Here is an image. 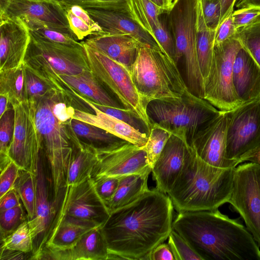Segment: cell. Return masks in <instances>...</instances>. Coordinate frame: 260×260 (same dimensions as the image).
<instances>
[{
	"instance_id": "cell-1",
	"label": "cell",
	"mask_w": 260,
	"mask_h": 260,
	"mask_svg": "<svg viewBox=\"0 0 260 260\" xmlns=\"http://www.w3.org/2000/svg\"><path fill=\"white\" fill-rule=\"evenodd\" d=\"M174 206L157 187L132 203L112 212L102 230L108 259H147L172 230Z\"/></svg>"
},
{
	"instance_id": "cell-2",
	"label": "cell",
	"mask_w": 260,
	"mask_h": 260,
	"mask_svg": "<svg viewBox=\"0 0 260 260\" xmlns=\"http://www.w3.org/2000/svg\"><path fill=\"white\" fill-rule=\"evenodd\" d=\"M172 229L202 260H260L259 246L247 228L218 209L179 212Z\"/></svg>"
},
{
	"instance_id": "cell-3",
	"label": "cell",
	"mask_w": 260,
	"mask_h": 260,
	"mask_svg": "<svg viewBox=\"0 0 260 260\" xmlns=\"http://www.w3.org/2000/svg\"><path fill=\"white\" fill-rule=\"evenodd\" d=\"M30 101L34 103L36 124L50 170L53 203L57 207L66 187L72 155L83 144L71 124V108L75 102L65 91L58 90Z\"/></svg>"
},
{
	"instance_id": "cell-4",
	"label": "cell",
	"mask_w": 260,
	"mask_h": 260,
	"mask_svg": "<svg viewBox=\"0 0 260 260\" xmlns=\"http://www.w3.org/2000/svg\"><path fill=\"white\" fill-rule=\"evenodd\" d=\"M234 168L207 164L188 144L181 172L167 194L179 212L218 209L230 198Z\"/></svg>"
},
{
	"instance_id": "cell-5",
	"label": "cell",
	"mask_w": 260,
	"mask_h": 260,
	"mask_svg": "<svg viewBox=\"0 0 260 260\" xmlns=\"http://www.w3.org/2000/svg\"><path fill=\"white\" fill-rule=\"evenodd\" d=\"M129 72L146 109L152 101L179 98L188 89L177 63L160 48L142 46Z\"/></svg>"
},
{
	"instance_id": "cell-6",
	"label": "cell",
	"mask_w": 260,
	"mask_h": 260,
	"mask_svg": "<svg viewBox=\"0 0 260 260\" xmlns=\"http://www.w3.org/2000/svg\"><path fill=\"white\" fill-rule=\"evenodd\" d=\"M146 111L151 125L156 123L172 133L183 132L188 143L202 127L221 113V111L188 89L179 98L151 101Z\"/></svg>"
},
{
	"instance_id": "cell-7",
	"label": "cell",
	"mask_w": 260,
	"mask_h": 260,
	"mask_svg": "<svg viewBox=\"0 0 260 260\" xmlns=\"http://www.w3.org/2000/svg\"><path fill=\"white\" fill-rule=\"evenodd\" d=\"M29 30L30 39L24 65L54 88V82L59 75L90 71L83 44L75 47L53 42Z\"/></svg>"
},
{
	"instance_id": "cell-8",
	"label": "cell",
	"mask_w": 260,
	"mask_h": 260,
	"mask_svg": "<svg viewBox=\"0 0 260 260\" xmlns=\"http://www.w3.org/2000/svg\"><path fill=\"white\" fill-rule=\"evenodd\" d=\"M198 1L178 0L167 14L175 42V61H183L188 90L204 99V79L196 48Z\"/></svg>"
},
{
	"instance_id": "cell-9",
	"label": "cell",
	"mask_w": 260,
	"mask_h": 260,
	"mask_svg": "<svg viewBox=\"0 0 260 260\" xmlns=\"http://www.w3.org/2000/svg\"><path fill=\"white\" fill-rule=\"evenodd\" d=\"M93 75L110 91L125 109L137 113L151 129L146 109L134 84L129 71L105 54L81 42Z\"/></svg>"
},
{
	"instance_id": "cell-10",
	"label": "cell",
	"mask_w": 260,
	"mask_h": 260,
	"mask_svg": "<svg viewBox=\"0 0 260 260\" xmlns=\"http://www.w3.org/2000/svg\"><path fill=\"white\" fill-rule=\"evenodd\" d=\"M241 48L235 36L214 46L210 71L204 81V99L220 111H230L242 104L233 84L234 60Z\"/></svg>"
},
{
	"instance_id": "cell-11",
	"label": "cell",
	"mask_w": 260,
	"mask_h": 260,
	"mask_svg": "<svg viewBox=\"0 0 260 260\" xmlns=\"http://www.w3.org/2000/svg\"><path fill=\"white\" fill-rule=\"evenodd\" d=\"M13 108L14 131L8 155L21 169L36 175L38 161L43 150L35 121L34 103L26 101Z\"/></svg>"
},
{
	"instance_id": "cell-12",
	"label": "cell",
	"mask_w": 260,
	"mask_h": 260,
	"mask_svg": "<svg viewBox=\"0 0 260 260\" xmlns=\"http://www.w3.org/2000/svg\"><path fill=\"white\" fill-rule=\"evenodd\" d=\"M228 203L240 214L260 246V165L250 162L234 168Z\"/></svg>"
},
{
	"instance_id": "cell-13",
	"label": "cell",
	"mask_w": 260,
	"mask_h": 260,
	"mask_svg": "<svg viewBox=\"0 0 260 260\" xmlns=\"http://www.w3.org/2000/svg\"><path fill=\"white\" fill-rule=\"evenodd\" d=\"M95 149L98 160L91 175L94 181L105 177L150 174L152 171L144 147L121 140Z\"/></svg>"
},
{
	"instance_id": "cell-14",
	"label": "cell",
	"mask_w": 260,
	"mask_h": 260,
	"mask_svg": "<svg viewBox=\"0 0 260 260\" xmlns=\"http://www.w3.org/2000/svg\"><path fill=\"white\" fill-rule=\"evenodd\" d=\"M225 113L227 157L241 161L243 154L260 143V98Z\"/></svg>"
},
{
	"instance_id": "cell-15",
	"label": "cell",
	"mask_w": 260,
	"mask_h": 260,
	"mask_svg": "<svg viewBox=\"0 0 260 260\" xmlns=\"http://www.w3.org/2000/svg\"><path fill=\"white\" fill-rule=\"evenodd\" d=\"M109 215L90 177L80 184L65 187L54 216H69L103 225Z\"/></svg>"
},
{
	"instance_id": "cell-16",
	"label": "cell",
	"mask_w": 260,
	"mask_h": 260,
	"mask_svg": "<svg viewBox=\"0 0 260 260\" xmlns=\"http://www.w3.org/2000/svg\"><path fill=\"white\" fill-rule=\"evenodd\" d=\"M226 117L225 111L202 127L188 143L198 156L214 167L235 168L242 162L226 155Z\"/></svg>"
},
{
	"instance_id": "cell-17",
	"label": "cell",
	"mask_w": 260,
	"mask_h": 260,
	"mask_svg": "<svg viewBox=\"0 0 260 260\" xmlns=\"http://www.w3.org/2000/svg\"><path fill=\"white\" fill-rule=\"evenodd\" d=\"M1 16L41 22L78 41L70 28L64 7L56 0H10Z\"/></svg>"
},
{
	"instance_id": "cell-18",
	"label": "cell",
	"mask_w": 260,
	"mask_h": 260,
	"mask_svg": "<svg viewBox=\"0 0 260 260\" xmlns=\"http://www.w3.org/2000/svg\"><path fill=\"white\" fill-rule=\"evenodd\" d=\"M0 71L24 64L30 30L20 18L0 17Z\"/></svg>"
},
{
	"instance_id": "cell-19",
	"label": "cell",
	"mask_w": 260,
	"mask_h": 260,
	"mask_svg": "<svg viewBox=\"0 0 260 260\" xmlns=\"http://www.w3.org/2000/svg\"><path fill=\"white\" fill-rule=\"evenodd\" d=\"M188 146L184 133H172L153 165V179L163 193L170 191L181 172Z\"/></svg>"
},
{
	"instance_id": "cell-20",
	"label": "cell",
	"mask_w": 260,
	"mask_h": 260,
	"mask_svg": "<svg viewBox=\"0 0 260 260\" xmlns=\"http://www.w3.org/2000/svg\"><path fill=\"white\" fill-rule=\"evenodd\" d=\"M85 10L106 35H129L144 45L160 48L153 37L133 18L128 6L123 8Z\"/></svg>"
},
{
	"instance_id": "cell-21",
	"label": "cell",
	"mask_w": 260,
	"mask_h": 260,
	"mask_svg": "<svg viewBox=\"0 0 260 260\" xmlns=\"http://www.w3.org/2000/svg\"><path fill=\"white\" fill-rule=\"evenodd\" d=\"M76 95L87 104L93 113L76 108H71V117L100 127L138 147H144L148 141V135L135 129L127 123L108 115L98 109L87 98L74 91Z\"/></svg>"
},
{
	"instance_id": "cell-22",
	"label": "cell",
	"mask_w": 260,
	"mask_h": 260,
	"mask_svg": "<svg viewBox=\"0 0 260 260\" xmlns=\"http://www.w3.org/2000/svg\"><path fill=\"white\" fill-rule=\"evenodd\" d=\"M43 154V151L38 161L36 175L35 216L28 220L34 246L35 241L37 243L32 254L39 250L56 212L53 201L50 199Z\"/></svg>"
},
{
	"instance_id": "cell-23",
	"label": "cell",
	"mask_w": 260,
	"mask_h": 260,
	"mask_svg": "<svg viewBox=\"0 0 260 260\" xmlns=\"http://www.w3.org/2000/svg\"><path fill=\"white\" fill-rule=\"evenodd\" d=\"M102 226L93 221L55 216L39 250L34 254L42 249L58 251L68 249L85 234Z\"/></svg>"
},
{
	"instance_id": "cell-24",
	"label": "cell",
	"mask_w": 260,
	"mask_h": 260,
	"mask_svg": "<svg viewBox=\"0 0 260 260\" xmlns=\"http://www.w3.org/2000/svg\"><path fill=\"white\" fill-rule=\"evenodd\" d=\"M108 250L102 226L83 236L70 248L58 251L42 249L30 259L106 260Z\"/></svg>"
},
{
	"instance_id": "cell-25",
	"label": "cell",
	"mask_w": 260,
	"mask_h": 260,
	"mask_svg": "<svg viewBox=\"0 0 260 260\" xmlns=\"http://www.w3.org/2000/svg\"><path fill=\"white\" fill-rule=\"evenodd\" d=\"M83 42L128 71L136 59L139 49L144 45L133 36L126 34L90 36Z\"/></svg>"
},
{
	"instance_id": "cell-26",
	"label": "cell",
	"mask_w": 260,
	"mask_h": 260,
	"mask_svg": "<svg viewBox=\"0 0 260 260\" xmlns=\"http://www.w3.org/2000/svg\"><path fill=\"white\" fill-rule=\"evenodd\" d=\"M53 85L58 90L74 91L96 104L124 108L119 102L110 95L91 71L74 75H59L56 77Z\"/></svg>"
},
{
	"instance_id": "cell-27",
	"label": "cell",
	"mask_w": 260,
	"mask_h": 260,
	"mask_svg": "<svg viewBox=\"0 0 260 260\" xmlns=\"http://www.w3.org/2000/svg\"><path fill=\"white\" fill-rule=\"evenodd\" d=\"M233 84L242 103L259 98L260 67L242 47L234 60Z\"/></svg>"
},
{
	"instance_id": "cell-28",
	"label": "cell",
	"mask_w": 260,
	"mask_h": 260,
	"mask_svg": "<svg viewBox=\"0 0 260 260\" xmlns=\"http://www.w3.org/2000/svg\"><path fill=\"white\" fill-rule=\"evenodd\" d=\"M149 174H131L119 177L117 188L112 198L106 204L110 214L137 200L147 191Z\"/></svg>"
},
{
	"instance_id": "cell-29",
	"label": "cell",
	"mask_w": 260,
	"mask_h": 260,
	"mask_svg": "<svg viewBox=\"0 0 260 260\" xmlns=\"http://www.w3.org/2000/svg\"><path fill=\"white\" fill-rule=\"evenodd\" d=\"M97 160L95 147L83 141V145L74 150L70 160L66 187L80 184L91 177Z\"/></svg>"
},
{
	"instance_id": "cell-30",
	"label": "cell",
	"mask_w": 260,
	"mask_h": 260,
	"mask_svg": "<svg viewBox=\"0 0 260 260\" xmlns=\"http://www.w3.org/2000/svg\"><path fill=\"white\" fill-rule=\"evenodd\" d=\"M215 31L207 25L203 14L201 0H198L196 48L199 64L204 81L209 74L213 59Z\"/></svg>"
},
{
	"instance_id": "cell-31",
	"label": "cell",
	"mask_w": 260,
	"mask_h": 260,
	"mask_svg": "<svg viewBox=\"0 0 260 260\" xmlns=\"http://www.w3.org/2000/svg\"><path fill=\"white\" fill-rule=\"evenodd\" d=\"M0 94L5 95L13 107L26 101L24 64L0 71Z\"/></svg>"
},
{
	"instance_id": "cell-32",
	"label": "cell",
	"mask_w": 260,
	"mask_h": 260,
	"mask_svg": "<svg viewBox=\"0 0 260 260\" xmlns=\"http://www.w3.org/2000/svg\"><path fill=\"white\" fill-rule=\"evenodd\" d=\"M70 28L78 40L88 36L106 35L85 9L79 6L64 7Z\"/></svg>"
},
{
	"instance_id": "cell-33",
	"label": "cell",
	"mask_w": 260,
	"mask_h": 260,
	"mask_svg": "<svg viewBox=\"0 0 260 260\" xmlns=\"http://www.w3.org/2000/svg\"><path fill=\"white\" fill-rule=\"evenodd\" d=\"M130 14L135 21L152 36V31L159 22L160 16L167 13L150 0H128Z\"/></svg>"
},
{
	"instance_id": "cell-34",
	"label": "cell",
	"mask_w": 260,
	"mask_h": 260,
	"mask_svg": "<svg viewBox=\"0 0 260 260\" xmlns=\"http://www.w3.org/2000/svg\"><path fill=\"white\" fill-rule=\"evenodd\" d=\"M71 124L81 140L95 148L107 146L122 140L100 127L76 119L72 118Z\"/></svg>"
},
{
	"instance_id": "cell-35",
	"label": "cell",
	"mask_w": 260,
	"mask_h": 260,
	"mask_svg": "<svg viewBox=\"0 0 260 260\" xmlns=\"http://www.w3.org/2000/svg\"><path fill=\"white\" fill-rule=\"evenodd\" d=\"M14 188L19 194L26 209L28 220L35 216L36 175L21 169Z\"/></svg>"
},
{
	"instance_id": "cell-36",
	"label": "cell",
	"mask_w": 260,
	"mask_h": 260,
	"mask_svg": "<svg viewBox=\"0 0 260 260\" xmlns=\"http://www.w3.org/2000/svg\"><path fill=\"white\" fill-rule=\"evenodd\" d=\"M1 249L28 253L34 251L33 239L28 219L22 222L13 232L1 239Z\"/></svg>"
},
{
	"instance_id": "cell-37",
	"label": "cell",
	"mask_w": 260,
	"mask_h": 260,
	"mask_svg": "<svg viewBox=\"0 0 260 260\" xmlns=\"http://www.w3.org/2000/svg\"><path fill=\"white\" fill-rule=\"evenodd\" d=\"M235 37L260 67V17L237 29Z\"/></svg>"
},
{
	"instance_id": "cell-38",
	"label": "cell",
	"mask_w": 260,
	"mask_h": 260,
	"mask_svg": "<svg viewBox=\"0 0 260 260\" xmlns=\"http://www.w3.org/2000/svg\"><path fill=\"white\" fill-rule=\"evenodd\" d=\"M172 133L156 123L151 125L150 133L144 146L151 168L159 157Z\"/></svg>"
},
{
	"instance_id": "cell-39",
	"label": "cell",
	"mask_w": 260,
	"mask_h": 260,
	"mask_svg": "<svg viewBox=\"0 0 260 260\" xmlns=\"http://www.w3.org/2000/svg\"><path fill=\"white\" fill-rule=\"evenodd\" d=\"M24 66L26 101L37 100L57 90L48 81Z\"/></svg>"
},
{
	"instance_id": "cell-40",
	"label": "cell",
	"mask_w": 260,
	"mask_h": 260,
	"mask_svg": "<svg viewBox=\"0 0 260 260\" xmlns=\"http://www.w3.org/2000/svg\"><path fill=\"white\" fill-rule=\"evenodd\" d=\"M90 101L102 112L127 123L138 131L149 136L151 129L141 118L134 111L124 108L119 109L107 107Z\"/></svg>"
},
{
	"instance_id": "cell-41",
	"label": "cell",
	"mask_w": 260,
	"mask_h": 260,
	"mask_svg": "<svg viewBox=\"0 0 260 260\" xmlns=\"http://www.w3.org/2000/svg\"><path fill=\"white\" fill-rule=\"evenodd\" d=\"M23 21L30 30L50 41L71 46L82 45L81 42H78L70 35L53 29L42 23L30 20Z\"/></svg>"
},
{
	"instance_id": "cell-42",
	"label": "cell",
	"mask_w": 260,
	"mask_h": 260,
	"mask_svg": "<svg viewBox=\"0 0 260 260\" xmlns=\"http://www.w3.org/2000/svg\"><path fill=\"white\" fill-rule=\"evenodd\" d=\"M162 14L159 23L152 31V37L161 49L175 60V45L173 36L170 27L167 13Z\"/></svg>"
},
{
	"instance_id": "cell-43",
	"label": "cell",
	"mask_w": 260,
	"mask_h": 260,
	"mask_svg": "<svg viewBox=\"0 0 260 260\" xmlns=\"http://www.w3.org/2000/svg\"><path fill=\"white\" fill-rule=\"evenodd\" d=\"M168 238V244L175 260H202L187 242L173 229Z\"/></svg>"
},
{
	"instance_id": "cell-44",
	"label": "cell",
	"mask_w": 260,
	"mask_h": 260,
	"mask_svg": "<svg viewBox=\"0 0 260 260\" xmlns=\"http://www.w3.org/2000/svg\"><path fill=\"white\" fill-rule=\"evenodd\" d=\"M15 111L9 108L0 117V154L8 155V152L14 131Z\"/></svg>"
},
{
	"instance_id": "cell-45",
	"label": "cell",
	"mask_w": 260,
	"mask_h": 260,
	"mask_svg": "<svg viewBox=\"0 0 260 260\" xmlns=\"http://www.w3.org/2000/svg\"><path fill=\"white\" fill-rule=\"evenodd\" d=\"M25 220L22 205L0 211L1 239L13 232Z\"/></svg>"
},
{
	"instance_id": "cell-46",
	"label": "cell",
	"mask_w": 260,
	"mask_h": 260,
	"mask_svg": "<svg viewBox=\"0 0 260 260\" xmlns=\"http://www.w3.org/2000/svg\"><path fill=\"white\" fill-rule=\"evenodd\" d=\"M63 7L79 6L84 9L128 7V0H56Z\"/></svg>"
},
{
	"instance_id": "cell-47",
	"label": "cell",
	"mask_w": 260,
	"mask_h": 260,
	"mask_svg": "<svg viewBox=\"0 0 260 260\" xmlns=\"http://www.w3.org/2000/svg\"><path fill=\"white\" fill-rule=\"evenodd\" d=\"M20 170V168L11 159L1 169L0 198L14 188Z\"/></svg>"
},
{
	"instance_id": "cell-48",
	"label": "cell",
	"mask_w": 260,
	"mask_h": 260,
	"mask_svg": "<svg viewBox=\"0 0 260 260\" xmlns=\"http://www.w3.org/2000/svg\"><path fill=\"white\" fill-rule=\"evenodd\" d=\"M203 14L207 25L216 30L220 24L221 6L219 0H201Z\"/></svg>"
},
{
	"instance_id": "cell-49",
	"label": "cell",
	"mask_w": 260,
	"mask_h": 260,
	"mask_svg": "<svg viewBox=\"0 0 260 260\" xmlns=\"http://www.w3.org/2000/svg\"><path fill=\"white\" fill-rule=\"evenodd\" d=\"M119 177H105L94 181L96 191L106 204L113 197L117 188Z\"/></svg>"
},
{
	"instance_id": "cell-50",
	"label": "cell",
	"mask_w": 260,
	"mask_h": 260,
	"mask_svg": "<svg viewBox=\"0 0 260 260\" xmlns=\"http://www.w3.org/2000/svg\"><path fill=\"white\" fill-rule=\"evenodd\" d=\"M236 29L245 26L260 17V9L254 7L239 9L232 14Z\"/></svg>"
},
{
	"instance_id": "cell-51",
	"label": "cell",
	"mask_w": 260,
	"mask_h": 260,
	"mask_svg": "<svg viewBox=\"0 0 260 260\" xmlns=\"http://www.w3.org/2000/svg\"><path fill=\"white\" fill-rule=\"evenodd\" d=\"M232 14L225 18L216 29L214 45L223 42L234 37L236 34L237 29L234 25Z\"/></svg>"
},
{
	"instance_id": "cell-52",
	"label": "cell",
	"mask_w": 260,
	"mask_h": 260,
	"mask_svg": "<svg viewBox=\"0 0 260 260\" xmlns=\"http://www.w3.org/2000/svg\"><path fill=\"white\" fill-rule=\"evenodd\" d=\"M147 259L175 260V258L169 244L162 243L151 251L148 255Z\"/></svg>"
},
{
	"instance_id": "cell-53",
	"label": "cell",
	"mask_w": 260,
	"mask_h": 260,
	"mask_svg": "<svg viewBox=\"0 0 260 260\" xmlns=\"http://www.w3.org/2000/svg\"><path fill=\"white\" fill-rule=\"evenodd\" d=\"M20 197L14 188L0 198V211L13 208L21 205Z\"/></svg>"
},
{
	"instance_id": "cell-54",
	"label": "cell",
	"mask_w": 260,
	"mask_h": 260,
	"mask_svg": "<svg viewBox=\"0 0 260 260\" xmlns=\"http://www.w3.org/2000/svg\"><path fill=\"white\" fill-rule=\"evenodd\" d=\"M240 159L242 162L248 161L260 165V143L243 154Z\"/></svg>"
},
{
	"instance_id": "cell-55",
	"label": "cell",
	"mask_w": 260,
	"mask_h": 260,
	"mask_svg": "<svg viewBox=\"0 0 260 260\" xmlns=\"http://www.w3.org/2000/svg\"><path fill=\"white\" fill-rule=\"evenodd\" d=\"M26 254L21 251L1 248L0 259H24L26 258Z\"/></svg>"
},
{
	"instance_id": "cell-56",
	"label": "cell",
	"mask_w": 260,
	"mask_h": 260,
	"mask_svg": "<svg viewBox=\"0 0 260 260\" xmlns=\"http://www.w3.org/2000/svg\"><path fill=\"white\" fill-rule=\"evenodd\" d=\"M237 0H219L221 6L220 23L233 13L234 6Z\"/></svg>"
},
{
	"instance_id": "cell-57",
	"label": "cell",
	"mask_w": 260,
	"mask_h": 260,
	"mask_svg": "<svg viewBox=\"0 0 260 260\" xmlns=\"http://www.w3.org/2000/svg\"><path fill=\"white\" fill-rule=\"evenodd\" d=\"M236 7L239 9L254 7L260 9V0H240Z\"/></svg>"
},
{
	"instance_id": "cell-58",
	"label": "cell",
	"mask_w": 260,
	"mask_h": 260,
	"mask_svg": "<svg viewBox=\"0 0 260 260\" xmlns=\"http://www.w3.org/2000/svg\"><path fill=\"white\" fill-rule=\"evenodd\" d=\"M12 107L13 106L10 104L8 98L5 95L0 94V117Z\"/></svg>"
},
{
	"instance_id": "cell-59",
	"label": "cell",
	"mask_w": 260,
	"mask_h": 260,
	"mask_svg": "<svg viewBox=\"0 0 260 260\" xmlns=\"http://www.w3.org/2000/svg\"><path fill=\"white\" fill-rule=\"evenodd\" d=\"M154 4L165 10L169 11V7L167 0H150Z\"/></svg>"
},
{
	"instance_id": "cell-60",
	"label": "cell",
	"mask_w": 260,
	"mask_h": 260,
	"mask_svg": "<svg viewBox=\"0 0 260 260\" xmlns=\"http://www.w3.org/2000/svg\"><path fill=\"white\" fill-rule=\"evenodd\" d=\"M9 2L10 0H0V15L4 13Z\"/></svg>"
},
{
	"instance_id": "cell-61",
	"label": "cell",
	"mask_w": 260,
	"mask_h": 260,
	"mask_svg": "<svg viewBox=\"0 0 260 260\" xmlns=\"http://www.w3.org/2000/svg\"><path fill=\"white\" fill-rule=\"evenodd\" d=\"M178 0H167V2L168 3V5H169V11H170L171 8H172V7L173 6V5H174V4Z\"/></svg>"
},
{
	"instance_id": "cell-62",
	"label": "cell",
	"mask_w": 260,
	"mask_h": 260,
	"mask_svg": "<svg viewBox=\"0 0 260 260\" xmlns=\"http://www.w3.org/2000/svg\"><path fill=\"white\" fill-rule=\"evenodd\" d=\"M34 1H49V0H34Z\"/></svg>"
},
{
	"instance_id": "cell-63",
	"label": "cell",
	"mask_w": 260,
	"mask_h": 260,
	"mask_svg": "<svg viewBox=\"0 0 260 260\" xmlns=\"http://www.w3.org/2000/svg\"><path fill=\"white\" fill-rule=\"evenodd\" d=\"M259 98H260V96H259Z\"/></svg>"
}]
</instances>
